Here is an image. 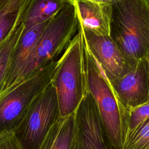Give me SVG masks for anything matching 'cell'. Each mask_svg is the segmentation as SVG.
Here are the masks:
<instances>
[{
	"instance_id": "6da1fadb",
	"label": "cell",
	"mask_w": 149,
	"mask_h": 149,
	"mask_svg": "<svg viewBox=\"0 0 149 149\" xmlns=\"http://www.w3.org/2000/svg\"><path fill=\"white\" fill-rule=\"evenodd\" d=\"M110 37L134 66L149 54V0H113Z\"/></svg>"
},
{
	"instance_id": "7a4b0ae2",
	"label": "cell",
	"mask_w": 149,
	"mask_h": 149,
	"mask_svg": "<svg viewBox=\"0 0 149 149\" xmlns=\"http://www.w3.org/2000/svg\"><path fill=\"white\" fill-rule=\"evenodd\" d=\"M51 82L55 90L60 116L64 117L76 112L88 92L85 43L79 29L57 60Z\"/></svg>"
},
{
	"instance_id": "3957f363",
	"label": "cell",
	"mask_w": 149,
	"mask_h": 149,
	"mask_svg": "<svg viewBox=\"0 0 149 149\" xmlns=\"http://www.w3.org/2000/svg\"><path fill=\"white\" fill-rule=\"evenodd\" d=\"M85 58L88 91L111 145L114 149H121L127 129V110L119 101L109 81L86 45Z\"/></svg>"
},
{
	"instance_id": "277c9868",
	"label": "cell",
	"mask_w": 149,
	"mask_h": 149,
	"mask_svg": "<svg viewBox=\"0 0 149 149\" xmlns=\"http://www.w3.org/2000/svg\"><path fill=\"white\" fill-rule=\"evenodd\" d=\"M78 29L76 7L74 0H72L46 24L31 58L19 75L15 85L51 61L56 60L55 58L64 52L77 33Z\"/></svg>"
},
{
	"instance_id": "5b68a950",
	"label": "cell",
	"mask_w": 149,
	"mask_h": 149,
	"mask_svg": "<svg viewBox=\"0 0 149 149\" xmlns=\"http://www.w3.org/2000/svg\"><path fill=\"white\" fill-rule=\"evenodd\" d=\"M56 62L51 61L0 96V134L16 128L33 101L51 83Z\"/></svg>"
},
{
	"instance_id": "8992f818",
	"label": "cell",
	"mask_w": 149,
	"mask_h": 149,
	"mask_svg": "<svg viewBox=\"0 0 149 149\" xmlns=\"http://www.w3.org/2000/svg\"><path fill=\"white\" fill-rule=\"evenodd\" d=\"M61 117L51 82L35 98L13 132L22 149H40L54 123Z\"/></svg>"
},
{
	"instance_id": "52a82bcc",
	"label": "cell",
	"mask_w": 149,
	"mask_h": 149,
	"mask_svg": "<svg viewBox=\"0 0 149 149\" xmlns=\"http://www.w3.org/2000/svg\"><path fill=\"white\" fill-rule=\"evenodd\" d=\"M85 45L109 81L122 77L134 66L110 37L94 33L79 25Z\"/></svg>"
},
{
	"instance_id": "ba28073f",
	"label": "cell",
	"mask_w": 149,
	"mask_h": 149,
	"mask_svg": "<svg viewBox=\"0 0 149 149\" xmlns=\"http://www.w3.org/2000/svg\"><path fill=\"white\" fill-rule=\"evenodd\" d=\"M75 113L77 134L74 149H114L109 141L89 91Z\"/></svg>"
},
{
	"instance_id": "9c48e42d",
	"label": "cell",
	"mask_w": 149,
	"mask_h": 149,
	"mask_svg": "<svg viewBox=\"0 0 149 149\" xmlns=\"http://www.w3.org/2000/svg\"><path fill=\"white\" fill-rule=\"evenodd\" d=\"M121 105L127 111L149 101V60L145 58L136 63L122 77L109 81Z\"/></svg>"
},
{
	"instance_id": "30bf717a",
	"label": "cell",
	"mask_w": 149,
	"mask_h": 149,
	"mask_svg": "<svg viewBox=\"0 0 149 149\" xmlns=\"http://www.w3.org/2000/svg\"><path fill=\"white\" fill-rule=\"evenodd\" d=\"M48 22L39 24L27 30H23L13 52L8 76L0 96L16 84L19 75L31 58L39 38Z\"/></svg>"
},
{
	"instance_id": "8fae6325",
	"label": "cell",
	"mask_w": 149,
	"mask_h": 149,
	"mask_svg": "<svg viewBox=\"0 0 149 149\" xmlns=\"http://www.w3.org/2000/svg\"><path fill=\"white\" fill-rule=\"evenodd\" d=\"M79 25L94 33L109 36L111 3L74 0Z\"/></svg>"
},
{
	"instance_id": "7c38bea8",
	"label": "cell",
	"mask_w": 149,
	"mask_h": 149,
	"mask_svg": "<svg viewBox=\"0 0 149 149\" xmlns=\"http://www.w3.org/2000/svg\"><path fill=\"white\" fill-rule=\"evenodd\" d=\"M76 134L75 112L61 116L51 127L40 149H74Z\"/></svg>"
},
{
	"instance_id": "4fadbf2b",
	"label": "cell",
	"mask_w": 149,
	"mask_h": 149,
	"mask_svg": "<svg viewBox=\"0 0 149 149\" xmlns=\"http://www.w3.org/2000/svg\"><path fill=\"white\" fill-rule=\"evenodd\" d=\"M70 1L28 0L21 18L24 30L49 20Z\"/></svg>"
},
{
	"instance_id": "5bb4252c",
	"label": "cell",
	"mask_w": 149,
	"mask_h": 149,
	"mask_svg": "<svg viewBox=\"0 0 149 149\" xmlns=\"http://www.w3.org/2000/svg\"><path fill=\"white\" fill-rule=\"evenodd\" d=\"M28 0H9L0 8V46L20 22Z\"/></svg>"
},
{
	"instance_id": "9a60e30c",
	"label": "cell",
	"mask_w": 149,
	"mask_h": 149,
	"mask_svg": "<svg viewBox=\"0 0 149 149\" xmlns=\"http://www.w3.org/2000/svg\"><path fill=\"white\" fill-rule=\"evenodd\" d=\"M23 30L24 26L20 21L6 40L0 46V93L8 76L13 52Z\"/></svg>"
},
{
	"instance_id": "2e32d148",
	"label": "cell",
	"mask_w": 149,
	"mask_h": 149,
	"mask_svg": "<svg viewBox=\"0 0 149 149\" xmlns=\"http://www.w3.org/2000/svg\"><path fill=\"white\" fill-rule=\"evenodd\" d=\"M121 149H149V118L126 130Z\"/></svg>"
},
{
	"instance_id": "e0dca14e",
	"label": "cell",
	"mask_w": 149,
	"mask_h": 149,
	"mask_svg": "<svg viewBox=\"0 0 149 149\" xmlns=\"http://www.w3.org/2000/svg\"><path fill=\"white\" fill-rule=\"evenodd\" d=\"M127 112L128 118L126 130L134 128L149 118V103L129 109Z\"/></svg>"
},
{
	"instance_id": "ac0fdd59",
	"label": "cell",
	"mask_w": 149,
	"mask_h": 149,
	"mask_svg": "<svg viewBox=\"0 0 149 149\" xmlns=\"http://www.w3.org/2000/svg\"><path fill=\"white\" fill-rule=\"evenodd\" d=\"M0 149H22L13 132L0 134Z\"/></svg>"
},
{
	"instance_id": "d6986e66",
	"label": "cell",
	"mask_w": 149,
	"mask_h": 149,
	"mask_svg": "<svg viewBox=\"0 0 149 149\" xmlns=\"http://www.w3.org/2000/svg\"><path fill=\"white\" fill-rule=\"evenodd\" d=\"M90 1H94L100 3H111L113 0H87Z\"/></svg>"
},
{
	"instance_id": "ffe728a7",
	"label": "cell",
	"mask_w": 149,
	"mask_h": 149,
	"mask_svg": "<svg viewBox=\"0 0 149 149\" xmlns=\"http://www.w3.org/2000/svg\"><path fill=\"white\" fill-rule=\"evenodd\" d=\"M9 1V0H0V8L5 3H6Z\"/></svg>"
},
{
	"instance_id": "44dd1931",
	"label": "cell",
	"mask_w": 149,
	"mask_h": 149,
	"mask_svg": "<svg viewBox=\"0 0 149 149\" xmlns=\"http://www.w3.org/2000/svg\"><path fill=\"white\" fill-rule=\"evenodd\" d=\"M147 57H148V60H149V54H148V56H147Z\"/></svg>"
},
{
	"instance_id": "7402d4cb",
	"label": "cell",
	"mask_w": 149,
	"mask_h": 149,
	"mask_svg": "<svg viewBox=\"0 0 149 149\" xmlns=\"http://www.w3.org/2000/svg\"><path fill=\"white\" fill-rule=\"evenodd\" d=\"M147 103H149V101H148V102H147Z\"/></svg>"
}]
</instances>
